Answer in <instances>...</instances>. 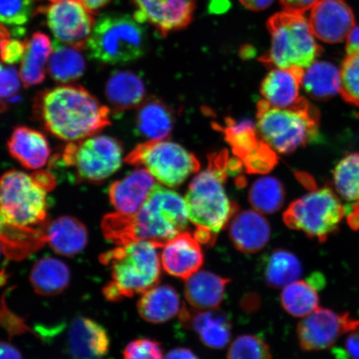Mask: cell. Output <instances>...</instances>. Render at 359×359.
<instances>
[{
	"instance_id": "6da1fadb",
	"label": "cell",
	"mask_w": 359,
	"mask_h": 359,
	"mask_svg": "<svg viewBox=\"0 0 359 359\" xmlns=\"http://www.w3.org/2000/svg\"><path fill=\"white\" fill-rule=\"evenodd\" d=\"M188 221L185 200L177 192L156 184L136 213L107 214L101 228L106 239L116 245L144 241L163 248L185 231Z\"/></svg>"
},
{
	"instance_id": "7a4b0ae2",
	"label": "cell",
	"mask_w": 359,
	"mask_h": 359,
	"mask_svg": "<svg viewBox=\"0 0 359 359\" xmlns=\"http://www.w3.org/2000/svg\"><path fill=\"white\" fill-rule=\"evenodd\" d=\"M33 109L46 131L70 142L93 137L111 124L109 107L80 85H62L39 93Z\"/></svg>"
},
{
	"instance_id": "3957f363",
	"label": "cell",
	"mask_w": 359,
	"mask_h": 359,
	"mask_svg": "<svg viewBox=\"0 0 359 359\" xmlns=\"http://www.w3.org/2000/svg\"><path fill=\"white\" fill-rule=\"evenodd\" d=\"M157 248L149 241H133L100 255V262L111 271V280L102 289L109 302L132 298L158 285L161 271Z\"/></svg>"
},
{
	"instance_id": "277c9868",
	"label": "cell",
	"mask_w": 359,
	"mask_h": 359,
	"mask_svg": "<svg viewBox=\"0 0 359 359\" xmlns=\"http://www.w3.org/2000/svg\"><path fill=\"white\" fill-rule=\"evenodd\" d=\"M271 35V46L259 58L268 67L277 69H307L320 56L322 48L316 42L304 13L282 11L266 22Z\"/></svg>"
},
{
	"instance_id": "5b68a950",
	"label": "cell",
	"mask_w": 359,
	"mask_h": 359,
	"mask_svg": "<svg viewBox=\"0 0 359 359\" xmlns=\"http://www.w3.org/2000/svg\"><path fill=\"white\" fill-rule=\"evenodd\" d=\"M146 30L135 18L105 13L95 22L85 49L90 57L105 65L128 64L146 52Z\"/></svg>"
},
{
	"instance_id": "8992f818",
	"label": "cell",
	"mask_w": 359,
	"mask_h": 359,
	"mask_svg": "<svg viewBox=\"0 0 359 359\" xmlns=\"http://www.w3.org/2000/svg\"><path fill=\"white\" fill-rule=\"evenodd\" d=\"M221 156L193 180L185 201L188 218L197 227L215 237L234 217L237 206L228 198L224 187L226 170Z\"/></svg>"
},
{
	"instance_id": "52a82bcc",
	"label": "cell",
	"mask_w": 359,
	"mask_h": 359,
	"mask_svg": "<svg viewBox=\"0 0 359 359\" xmlns=\"http://www.w3.org/2000/svg\"><path fill=\"white\" fill-rule=\"evenodd\" d=\"M318 111L304 100L294 109H277L264 100L258 103L257 124L260 137L273 151L288 154L317 140Z\"/></svg>"
},
{
	"instance_id": "ba28073f",
	"label": "cell",
	"mask_w": 359,
	"mask_h": 359,
	"mask_svg": "<svg viewBox=\"0 0 359 359\" xmlns=\"http://www.w3.org/2000/svg\"><path fill=\"white\" fill-rule=\"evenodd\" d=\"M345 208L330 188L314 190L292 202L284 214V222L293 230L309 238L325 242L339 231Z\"/></svg>"
},
{
	"instance_id": "9c48e42d",
	"label": "cell",
	"mask_w": 359,
	"mask_h": 359,
	"mask_svg": "<svg viewBox=\"0 0 359 359\" xmlns=\"http://www.w3.org/2000/svg\"><path fill=\"white\" fill-rule=\"evenodd\" d=\"M123 148L118 139L98 135L72 142L62 152V161L74 170L79 182L100 184L122 167Z\"/></svg>"
},
{
	"instance_id": "30bf717a",
	"label": "cell",
	"mask_w": 359,
	"mask_h": 359,
	"mask_svg": "<svg viewBox=\"0 0 359 359\" xmlns=\"http://www.w3.org/2000/svg\"><path fill=\"white\" fill-rule=\"evenodd\" d=\"M47 192L32 176L8 170L0 177V212L20 226H42L46 222Z\"/></svg>"
},
{
	"instance_id": "8fae6325",
	"label": "cell",
	"mask_w": 359,
	"mask_h": 359,
	"mask_svg": "<svg viewBox=\"0 0 359 359\" xmlns=\"http://www.w3.org/2000/svg\"><path fill=\"white\" fill-rule=\"evenodd\" d=\"M126 163L144 165L152 177L165 186L182 185L200 168L196 157L185 148L168 141H148L135 147Z\"/></svg>"
},
{
	"instance_id": "7c38bea8",
	"label": "cell",
	"mask_w": 359,
	"mask_h": 359,
	"mask_svg": "<svg viewBox=\"0 0 359 359\" xmlns=\"http://www.w3.org/2000/svg\"><path fill=\"white\" fill-rule=\"evenodd\" d=\"M36 15L46 18L47 25L56 40L75 48L84 49L93 26L94 13L79 0H35Z\"/></svg>"
},
{
	"instance_id": "4fadbf2b",
	"label": "cell",
	"mask_w": 359,
	"mask_h": 359,
	"mask_svg": "<svg viewBox=\"0 0 359 359\" xmlns=\"http://www.w3.org/2000/svg\"><path fill=\"white\" fill-rule=\"evenodd\" d=\"M359 327V320L348 313H338L318 308L304 317L297 327L300 347L304 351H320L329 348L341 336Z\"/></svg>"
},
{
	"instance_id": "5bb4252c",
	"label": "cell",
	"mask_w": 359,
	"mask_h": 359,
	"mask_svg": "<svg viewBox=\"0 0 359 359\" xmlns=\"http://www.w3.org/2000/svg\"><path fill=\"white\" fill-rule=\"evenodd\" d=\"M233 151L245 161L251 172H264L276 163L275 151L266 142L260 140L257 128L250 120H226L222 130Z\"/></svg>"
},
{
	"instance_id": "9a60e30c",
	"label": "cell",
	"mask_w": 359,
	"mask_h": 359,
	"mask_svg": "<svg viewBox=\"0 0 359 359\" xmlns=\"http://www.w3.org/2000/svg\"><path fill=\"white\" fill-rule=\"evenodd\" d=\"M137 8L135 19L148 22L165 37L191 24L195 0H132Z\"/></svg>"
},
{
	"instance_id": "2e32d148",
	"label": "cell",
	"mask_w": 359,
	"mask_h": 359,
	"mask_svg": "<svg viewBox=\"0 0 359 359\" xmlns=\"http://www.w3.org/2000/svg\"><path fill=\"white\" fill-rule=\"evenodd\" d=\"M309 22L314 37L327 43L343 42L356 27L352 8L344 0H318Z\"/></svg>"
},
{
	"instance_id": "e0dca14e",
	"label": "cell",
	"mask_w": 359,
	"mask_h": 359,
	"mask_svg": "<svg viewBox=\"0 0 359 359\" xmlns=\"http://www.w3.org/2000/svg\"><path fill=\"white\" fill-rule=\"evenodd\" d=\"M161 262L169 275L187 280L204 263L201 243L194 235L184 231L163 247Z\"/></svg>"
},
{
	"instance_id": "ac0fdd59",
	"label": "cell",
	"mask_w": 359,
	"mask_h": 359,
	"mask_svg": "<svg viewBox=\"0 0 359 359\" xmlns=\"http://www.w3.org/2000/svg\"><path fill=\"white\" fill-rule=\"evenodd\" d=\"M109 348V335L97 322L80 316L72 323L67 334V351L71 359H103Z\"/></svg>"
},
{
	"instance_id": "d6986e66",
	"label": "cell",
	"mask_w": 359,
	"mask_h": 359,
	"mask_svg": "<svg viewBox=\"0 0 359 359\" xmlns=\"http://www.w3.org/2000/svg\"><path fill=\"white\" fill-rule=\"evenodd\" d=\"M180 318L195 331L205 346L219 349L226 346L231 338V322L227 313L218 309L190 311L182 307Z\"/></svg>"
},
{
	"instance_id": "ffe728a7",
	"label": "cell",
	"mask_w": 359,
	"mask_h": 359,
	"mask_svg": "<svg viewBox=\"0 0 359 359\" xmlns=\"http://www.w3.org/2000/svg\"><path fill=\"white\" fill-rule=\"evenodd\" d=\"M304 69H275L264 78L260 88L264 101L277 109H294L305 100L300 97Z\"/></svg>"
},
{
	"instance_id": "44dd1931",
	"label": "cell",
	"mask_w": 359,
	"mask_h": 359,
	"mask_svg": "<svg viewBox=\"0 0 359 359\" xmlns=\"http://www.w3.org/2000/svg\"><path fill=\"white\" fill-rule=\"evenodd\" d=\"M155 185V178L147 169H136L111 184L109 191L111 204L118 212L136 213Z\"/></svg>"
},
{
	"instance_id": "7402d4cb",
	"label": "cell",
	"mask_w": 359,
	"mask_h": 359,
	"mask_svg": "<svg viewBox=\"0 0 359 359\" xmlns=\"http://www.w3.org/2000/svg\"><path fill=\"white\" fill-rule=\"evenodd\" d=\"M271 235V226L266 219L253 210L236 215L229 231L233 245L244 254L259 252L268 244Z\"/></svg>"
},
{
	"instance_id": "603a6c76",
	"label": "cell",
	"mask_w": 359,
	"mask_h": 359,
	"mask_svg": "<svg viewBox=\"0 0 359 359\" xmlns=\"http://www.w3.org/2000/svg\"><path fill=\"white\" fill-rule=\"evenodd\" d=\"M47 243L58 255L72 257L86 248L88 233L86 226L77 218L64 215L42 224Z\"/></svg>"
},
{
	"instance_id": "cb8c5ba5",
	"label": "cell",
	"mask_w": 359,
	"mask_h": 359,
	"mask_svg": "<svg viewBox=\"0 0 359 359\" xmlns=\"http://www.w3.org/2000/svg\"><path fill=\"white\" fill-rule=\"evenodd\" d=\"M47 243L42 226H22L11 222L0 212V244L8 259H24Z\"/></svg>"
},
{
	"instance_id": "d4e9b609",
	"label": "cell",
	"mask_w": 359,
	"mask_h": 359,
	"mask_svg": "<svg viewBox=\"0 0 359 359\" xmlns=\"http://www.w3.org/2000/svg\"><path fill=\"white\" fill-rule=\"evenodd\" d=\"M8 150L22 167L32 170L44 167L51 154L44 135L25 126L13 130L8 141Z\"/></svg>"
},
{
	"instance_id": "484cf974",
	"label": "cell",
	"mask_w": 359,
	"mask_h": 359,
	"mask_svg": "<svg viewBox=\"0 0 359 359\" xmlns=\"http://www.w3.org/2000/svg\"><path fill=\"white\" fill-rule=\"evenodd\" d=\"M184 294L195 309H218L223 302L230 279L209 271H197L186 280Z\"/></svg>"
},
{
	"instance_id": "4316f807",
	"label": "cell",
	"mask_w": 359,
	"mask_h": 359,
	"mask_svg": "<svg viewBox=\"0 0 359 359\" xmlns=\"http://www.w3.org/2000/svg\"><path fill=\"white\" fill-rule=\"evenodd\" d=\"M181 298L170 285H156L143 293L137 302V311L151 324H163L182 311Z\"/></svg>"
},
{
	"instance_id": "83f0119b",
	"label": "cell",
	"mask_w": 359,
	"mask_h": 359,
	"mask_svg": "<svg viewBox=\"0 0 359 359\" xmlns=\"http://www.w3.org/2000/svg\"><path fill=\"white\" fill-rule=\"evenodd\" d=\"M105 93L112 109L119 114L140 105L146 87L140 76L133 72L116 71L107 80Z\"/></svg>"
},
{
	"instance_id": "f1b7e54d",
	"label": "cell",
	"mask_w": 359,
	"mask_h": 359,
	"mask_svg": "<svg viewBox=\"0 0 359 359\" xmlns=\"http://www.w3.org/2000/svg\"><path fill=\"white\" fill-rule=\"evenodd\" d=\"M138 107L136 128L139 134L149 141L168 138L173 128V116L168 107L155 97L148 98Z\"/></svg>"
},
{
	"instance_id": "f546056e",
	"label": "cell",
	"mask_w": 359,
	"mask_h": 359,
	"mask_svg": "<svg viewBox=\"0 0 359 359\" xmlns=\"http://www.w3.org/2000/svg\"><path fill=\"white\" fill-rule=\"evenodd\" d=\"M26 50L20 66V79L25 88H29L43 82L47 62L53 46L46 34L37 32L26 40Z\"/></svg>"
},
{
	"instance_id": "4dcf8cb0",
	"label": "cell",
	"mask_w": 359,
	"mask_h": 359,
	"mask_svg": "<svg viewBox=\"0 0 359 359\" xmlns=\"http://www.w3.org/2000/svg\"><path fill=\"white\" fill-rule=\"evenodd\" d=\"M30 283L35 293L43 296H55L69 285L71 273L62 260L53 257L40 259L30 272Z\"/></svg>"
},
{
	"instance_id": "1f68e13d",
	"label": "cell",
	"mask_w": 359,
	"mask_h": 359,
	"mask_svg": "<svg viewBox=\"0 0 359 359\" xmlns=\"http://www.w3.org/2000/svg\"><path fill=\"white\" fill-rule=\"evenodd\" d=\"M302 86L313 100H329L340 93L341 70L327 61H316L304 69Z\"/></svg>"
},
{
	"instance_id": "d6a6232c",
	"label": "cell",
	"mask_w": 359,
	"mask_h": 359,
	"mask_svg": "<svg viewBox=\"0 0 359 359\" xmlns=\"http://www.w3.org/2000/svg\"><path fill=\"white\" fill-rule=\"evenodd\" d=\"M53 51L48 60V71L50 77L60 83L74 82L79 79L86 70V61L75 48L55 40Z\"/></svg>"
},
{
	"instance_id": "836d02e7",
	"label": "cell",
	"mask_w": 359,
	"mask_h": 359,
	"mask_svg": "<svg viewBox=\"0 0 359 359\" xmlns=\"http://www.w3.org/2000/svg\"><path fill=\"white\" fill-rule=\"evenodd\" d=\"M302 263L296 255L284 249H277L264 260L263 276L269 286L282 288L302 276Z\"/></svg>"
},
{
	"instance_id": "e575fe53",
	"label": "cell",
	"mask_w": 359,
	"mask_h": 359,
	"mask_svg": "<svg viewBox=\"0 0 359 359\" xmlns=\"http://www.w3.org/2000/svg\"><path fill=\"white\" fill-rule=\"evenodd\" d=\"M318 289L308 280H295L286 285L280 294L283 308L290 316L306 317L316 311L320 303Z\"/></svg>"
},
{
	"instance_id": "d590c367",
	"label": "cell",
	"mask_w": 359,
	"mask_h": 359,
	"mask_svg": "<svg viewBox=\"0 0 359 359\" xmlns=\"http://www.w3.org/2000/svg\"><path fill=\"white\" fill-rule=\"evenodd\" d=\"M251 205L258 212L276 213L285 201V191L280 182L273 177H263L254 183L250 191Z\"/></svg>"
},
{
	"instance_id": "8d00e7d4",
	"label": "cell",
	"mask_w": 359,
	"mask_h": 359,
	"mask_svg": "<svg viewBox=\"0 0 359 359\" xmlns=\"http://www.w3.org/2000/svg\"><path fill=\"white\" fill-rule=\"evenodd\" d=\"M337 192L344 200L359 205V154H351L339 161L333 172Z\"/></svg>"
},
{
	"instance_id": "74e56055",
	"label": "cell",
	"mask_w": 359,
	"mask_h": 359,
	"mask_svg": "<svg viewBox=\"0 0 359 359\" xmlns=\"http://www.w3.org/2000/svg\"><path fill=\"white\" fill-rule=\"evenodd\" d=\"M227 359H272L271 348L255 335L238 337L229 348Z\"/></svg>"
},
{
	"instance_id": "f35d334b",
	"label": "cell",
	"mask_w": 359,
	"mask_h": 359,
	"mask_svg": "<svg viewBox=\"0 0 359 359\" xmlns=\"http://www.w3.org/2000/svg\"><path fill=\"white\" fill-rule=\"evenodd\" d=\"M341 95L359 107V55H347L341 67Z\"/></svg>"
},
{
	"instance_id": "ab89813d",
	"label": "cell",
	"mask_w": 359,
	"mask_h": 359,
	"mask_svg": "<svg viewBox=\"0 0 359 359\" xmlns=\"http://www.w3.org/2000/svg\"><path fill=\"white\" fill-rule=\"evenodd\" d=\"M33 8V0H0V22L8 25H24L32 15Z\"/></svg>"
},
{
	"instance_id": "60d3db41",
	"label": "cell",
	"mask_w": 359,
	"mask_h": 359,
	"mask_svg": "<svg viewBox=\"0 0 359 359\" xmlns=\"http://www.w3.org/2000/svg\"><path fill=\"white\" fill-rule=\"evenodd\" d=\"M123 359H164L161 344L150 339H137L124 348Z\"/></svg>"
},
{
	"instance_id": "b9f144b4",
	"label": "cell",
	"mask_w": 359,
	"mask_h": 359,
	"mask_svg": "<svg viewBox=\"0 0 359 359\" xmlns=\"http://www.w3.org/2000/svg\"><path fill=\"white\" fill-rule=\"evenodd\" d=\"M7 292L4 294L0 303V325L8 332L11 336H15L31 332L29 327L26 325L25 320L16 316L10 309L8 308L6 302Z\"/></svg>"
},
{
	"instance_id": "7bdbcfd3",
	"label": "cell",
	"mask_w": 359,
	"mask_h": 359,
	"mask_svg": "<svg viewBox=\"0 0 359 359\" xmlns=\"http://www.w3.org/2000/svg\"><path fill=\"white\" fill-rule=\"evenodd\" d=\"M20 88V76L15 67L0 64V100L12 97Z\"/></svg>"
},
{
	"instance_id": "ee69618b",
	"label": "cell",
	"mask_w": 359,
	"mask_h": 359,
	"mask_svg": "<svg viewBox=\"0 0 359 359\" xmlns=\"http://www.w3.org/2000/svg\"><path fill=\"white\" fill-rule=\"evenodd\" d=\"M25 50V42L8 39L0 45V60L6 65L17 64L22 61Z\"/></svg>"
},
{
	"instance_id": "f6af8a7d",
	"label": "cell",
	"mask_w": 359,
	"mask_h": 359,
	"mask_svg": "<svg viewBox=\"0 0 359 359\" xmlns=\"http://www.w3.org/2000/svg\"><path fill=\"white\" fill-rule=\"evenodd\" d=\"M337 359H359V327L350 332L344 348L334 350Z\"/></svg>"
},
{
	"instance_id": "bcb514c9",
	"label": "cell",
	"mask_w": 359,
	"mask_h": 359,
	"mask_svg": "<svg viewBox=\"0 0 359 359\" xmlns=\"http://www.w3.org/2000/svg\"><path fill=\"white\" fill-rule=\"evenodd\" d=\"M318 0H280L284 11L304 13L311 11Z\"/></svg>"
},
{
	"instance_id": "7dc6e473",
	"label": "cell",
	"mask_w": 359,
	"mask_h": 359,
	"mask_svg": "<svg viewBox=\"0 0 359 359\" xmlns=\"http://www.w3.org/2000/svg\"><path fill=\"white\" fill-rule=\"evenodd\" d=\"M31 176L35 180V182L47 191L53 190V188L56 186V179L53 174L47 170H41V172H35Z\"/></svg>"
},
{
	"instance_id": "c3c4849f",
	"label": "cell",
	"mask_w": 359,
	"mask_h": 359,
	"mask_svg": "<svg viewBox=\"0 0 359 359\" xmlns=\"http://www.w3.org/2000/svg\"><path fill=\"white\" fill-rule=\"evenodd\" d=\"M0 359H24L19 349L10 343L0 341Z\"/></svg>"
},
{
	"instance_id": "681fc988",
	"label": "cell",
	"mask_w": 359,
	"mask_h": 359,
	"mask_svg": "<svg viewBox=\"0 0 359 359\" xmlns=\"http://www.w3.org/2000/svg\"><path fill=\"white\" fill-rule=\"evenodd\" d=\"M347 55H359V26L348 35L346 41Z\"/></svg>"
},
{
	"instance_id": "f907efd6",
	"label": "cell",
	"mask_w": 359,
	"mask_h": 359,
	"mask_svg": "<svg viewBox=\"0 0 359 359\" xmlns=\"http://www.w3.org/2000/svg\"><path fill=\"white\" fill-rule=\"evenodd\" d=\"M242 6L252 11L266 10L275 0H239Z\"/></svg>"
},
{
	"instance_id": "816d5d0a",
	"label": "cell",
	"mask_w": 359,
	"mask_h": 359,
	"mask_svg": "<svg viewBox=\"0 0 359 359\" xmlns=\"http://www.w3.org/2000/svg\"><path fill=\"white\" fill-rule=\"evenodd\" d=\"M164 359H200L191 350L185 348H177L170 350Z\"/></svg>"
},
{
	"instance_id": "f5cc1de1",
	"label": "cell",
	"mask_w": 359,
	"mask_h": 359,
	"mask_svg": "<svg viewBox=\"0 0 359 359\" xmlns=\"http://www.w3.org/2000/svg\"><path fill=\"white\" fill-rule=\"evenodd\" d=\"M81 3L83 4L85 7L88 8L90 11L95 15L98 11L105 7L107 4H109L111 0H79Z\"/></svg>"
},
{
	"instance_id": "db71d44e",
	"label": "cell",
	"mask_w": 359,
	"mask_h": 359,
	"mask_svg": "<svg viewBox=\"0 0 359 359\" xmlns=\"http://www.w3.org/2000/svg\"><path fill=\"white\" fill-rule=\"evenodd\" d=\"M11 32L6 26L0 24V45L6 40L11 39Z\"/></svg>"
},
{
	"instance_id": "11a10c76",
	"label": "cell",
	"mask_w": 359,
	"mask_h": 359,
	"mask_svg": "<svg viewBox=\"0 0 359 359\" xmlns=\"http://www.w3.org/2000/svg\"><path fill=\"white\" fill-rule=\"evenodd\" d=\"M8 279L7 272L6 271H0V286L6 284Z\"/></svg>"
},
{
	"instance_id": "9f6ffc18",
	"label": "cell",
	"mask_w": 359,
	"mask_h": 359,
	"mask_svg": "<svg viewBox=\"0 0 359 359\" xmlns=\"http://www.w3.org/2000/svg\"><path fill=\"white\" fill-rule=\"evenodd\" d=\"M7 109V106L6 103L0 101V114H3L4 111H6Z\"/></svg>"
},
{
	"instance_id": "6f0895ef",
	"label": "cell",
	"mask_w": 359,
	"mask_h": 359,
	"mask_svg": "<svg viewBox=\"0 0 359 359\" xmlns=\"http://www.w3.org/2000/svg\"><path fill=\"white\" fill-rule=\"evenodd\" d=\"M2 252H3L2 245H1V244H0V255H1Z\"/></svg>"
},
{
	"instance_id": "680465c9",
	"label": "cell",
	"mask_w": 359,
	"mask_h": 359,
	"mask_svg": "<svg viewBox=\"0 0 359 359\" xmlns=\"http://www.w3.org/2000/svg\"><path fill=\"white\" fill-rule=\"evenodd\" d=\"M358 118H359V114H358Z\"/></svg>"
}]
</instances>
